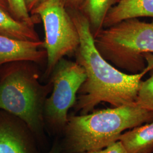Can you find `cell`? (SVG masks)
<instances>
[{"instance_id":"obj_19","label":"cell","mask_w":153,"mask_h":153,"mask_svg":"<svg viewBox=\"0 0 153 153\" xmlns=\"http://www.w3.org/2000/svg\"><path fill=\"white\" fill-rule=\"evenodd\" d=\"M0 7L9 13L8 5H7V3L6 0H0Z\"/></svg>"},{"instance_id":"obj_10","label":"cell","mask_w":153,"mask_h":153,"mask_svg":"<svg viewBox=\"0 0 153 153\" xmlns=\"http://www.w3.org/2000/svg\"><path fill=\"white\" fill-rule=\"evenodd\" d=\"M127 153L153 152V121L137 126L119 138Z\"/></svg>"},{"instance_id":"obj_7","label":"cell","mask_w":153,"mask_h":153,"mask_svg":"<svg viewBox=\"0 0 153 153\" xmlns=\"http://www.w3.org/2000/svg\"><path fill=\"white\" fill-rule=\"evenodd\" d=\"M35 138L24 121L0 111V153H38Z\"/></svg>"},{"instance_id":"obj_8","label":"cell","mask_w":153,"mask_h":153,"mask_svg":"<svg viewBox=\"0 0 153 153\" xmlns=\"http://www.w3.org/2000/svg\"><path fill=\"white\" fill-rule=\"evenodd\" d=\"M18 61L42 64L47 61L44 42H29L0 35V66Z\"/></svg>"},{"instance_id":"obj_20","label":"cell","mask_w":153,"mask_h":153,"mask_svg":"<svg viewBox=\"0 0 153 153\" xmlns=\"http://www.w3.org/2000/svg\"></svg>"},{"instance_id":"obj_16","label":"cell","mask_w":153,"mask_h":153,"mask_svg":"<svg viewBox=\"0 0 153 153\" xmlns=\"http://www.w3.org/2000/svg\"><path fill=\"white\" fill-rule=\"evenodd\" d=\"M67 9L78 10L83 0H63Z\"/></svg>"},{"instance_id":"obj_18","label":"cell","mask_w":153,"mask_h":153,"mask_svg":"<svg viewBox=\"0 0 153 153\" xmlns=\"http://www.w3.org/2000/svg\"><path fill=\"white\" fill-rule=\"evenodd\" d=\"M61 149L60 145L56 143L47 153H60Z\"/></svg>"},{"instance_id":"obj_4","label":"cell","mask_w":153,"mask_h":153,"mask_svg":"<svg viewBox=\"0 0 153 153\" xmlns=\"http://www.w3.org/2000/svg\"><path fill=\"white\" fill-rule=\"evenodd\" d=\"M97 49L115 67L131 74L142 72L146 66L143 57L153 53V20L126 19L103 28L94 38Z\"/></svg>"},{"instance_id":"obj_5","label":"cell","mask_w":153,"mask_h":153,"mask_svg":"<svg viewBox=\"0 0 153 153\" xmlns=\"http://www.w3.org/2000/svg\"><path fill=\"white\" fill-rule=\"evenodd\" d=\"M30 14L38 16L44 25V48L47 52L44 76L48 78L61 59L75 53L80 43L79 36L63 0H47Z\"/></svg>"},{"instance_id":"obj_13","label":"cell","mask_w":153,"mask_h":153,"mask_svg":"<svg viewBox=\"0 0 153 153\" xmlns=\"http://www.w3.org/2000/svg\"><path fill=\"white\" fill-rule=\"evenodd\" d=\"M9 11L11 16L20 22L35 27L40 22V18L31 15L28 11L25 0H6Z\"/></svg>"},{"instance_id":"obj_6","label":"cell","mask_w":153,"mask_h":153,"mask_svg":"<svg viewBox=\"0 0 153 153\" xmlns=\"http://www.w3.org/2000/svg\"><path fill=\"white\" fill-rule=\"evenodd\" d=\"M49 78L52 90L44 105L45 124L56 133L64 131L68 111L76 103L78 92L86 74L76 61L64 57L55 66Z\"/></svg>"},{"instance_id":"obj_11","label":"cell","mask_w":153,"mask_h":153,"mask_svg":"<svg viewBox=\"0 0 153 153\" xmlns=\"http://www.w3.org/2000/svg\"><path fill=\"white\" fill-rule=\"evenodd\" d=\"M119 0H83L79 10L87 19L94 38L103 28L104 20L112 7Z\"/></svg>"},{"instance_id":"obj_14","label":"cell","mask_w":153,"mask_h":153,"mask_svg":"<svg viewBox=\"0 0 153 153\" xmlns=\"http://www.w3.org/2000/svg\"><path fill=\"white\" fill-rule=\"evenodd\" d=\"M150 76L142 81L137 95L136 103L142 108L153 112V69Z\"/></svg>"},{"instance_id":"obj_12","label":"cell","mask_w":153,"mask_h":153,"mask_svg":"<svg viewBox=\"0 0 153 153\" xmlns=\"http://www.w3.org/2000/svg\"><path fill=\"white\" fill-rule=\"evenodd\" d=\"M0 35L24 41H41L35 27L16 20L8 11L1 7Z\"/></svg>"},{"instance_id":"obj_17","label":"cell","mask_w":153,"mask_h":153,"mask_svg":"<svg viewBox=\"0 0 153 153\" xmlns=\"http://www.w3.org/2000/svg\"><path fill=\"white\" fill-rule=\"evenodd\" d=\"M46 1L47 0H25V2L28 11L31 13L38 6Z\"/></svg>"},{"instance_id":"obj_3","label":"cell","mask_w":153,"mask_h":153,"mask_svg":"<svg viewBox=\"0 0 153 153\" xmlns=\"http://www.w3.org/2000/svg\"><path fill=\"white\" fill-rule=\"evenodd\" d=\"M38 64L18 61L0 66V109L14 115L28 126L39 141L44 137V105L52 90L40 81Z\"/></svg>"},{"instance_id":"obj_1","label":"cell","mask_w":153,"mask_h":153,"mask_svg":"<svg viewBox=\"0 0 153 153\" xmlns=\"http://www.w3.org/2000/svg\"><path fill=\"white\" fill-rule=\"evenodd\" d=\"M74 23L80 43L74 55L84 69L86 78L79 88L74 105L81 115L91 112L102 102L113 107L136 103L142 78L153 69L148 62L145 69L137 74L120 71L103 57L97 49L87 19L79 10L67 9Z\"/></svg>"},{"instance_id":"obj_2","label":"cell","mask_w":153,"mask_h":153,"mask_svg":"<svg viewBox=\"0 0 153 153\" xmlns=\"http://www.w3.org/2000/svg\"><path fill=\"white\" fill-rule=\"evenodd\" d=\"M153 121V112L137 103L68 116L64 130L68 153H88L118 141L123 131Z\"/></svg>"},{"instance_id":"obj_9","label":"cell","mask_w":153,"mask_h":153,"mask_svg":"<svg viewBox=\"0 0 153 153\" xmlns=\"http://www.w3.org/2000/svg\"><path fill=\"white\" fill-rule=\"evenodd\" d=\"M140 17L153 18V0H119L107 13L103 28Z\"/></svg>"},{"instance_id":"obj_15","label":"cell","mask_w":153,"mask_h":153,"mask_svg":"<svg viewBox=\"0 0 153 153\" xmlns=\"http://www.w3.org/2000/svg\"><path fill=\"white\" fill-rule=\"evenodd\" d=\"M88 153H127L120 141H117L107 147Z\"/></svg>"}]
</instances>
